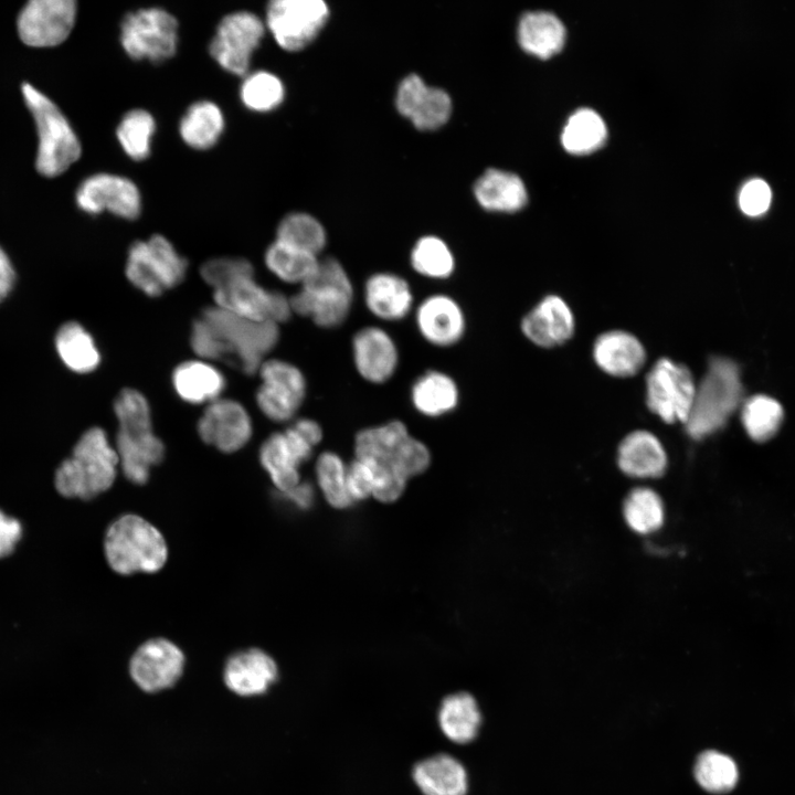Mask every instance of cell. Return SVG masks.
Masks as SVG:
<instances>
[{"instance_id": "9a60e30c", "label": "cell", "mask_w": 795, "mask_h": 795, "mask_svg": "<svg viewBox=\"0 0 795 795\" xmlns=\"http://www.w3.org/2000/svg\"><path fill=\"white\" fill-rule=\"evenodd\" d=\"M76 14L74 0H32L19 13V36L34 47L59 45L71 34Z\"/></svg>"}, {"instance_id": "ba28073f", "label": "cell", "mask_w": 795, "mask_h": 795, "mask_svg": "<svg viewBox=\"0 0 795 795\" xmlns=\"http://www.w3.org/2000/svg\"><path fill=\"white\" fill-rule=\"evenodd\" d=\"M119 43L131 60L153 64L167 62L178 50V20L161 7L130 11L120 21Z\"/></svg>"}, {"instance_id": "7402d4cb", "label": "cell", "mask_w": 795, "mask_h": 795, "mask_svg": "<svg viewBox=\"0 0 795 795\" xmlns=\"http://www.w3.org/2000/svg\"><path fill=\"white\" fill-rule=\"evenodd\" d=\"M367 309L378 319L398 321L413 309L414 297L409 282L399 274L378 272L371 274L363 287Z\"/></svg>"}, {"instance_id": "d6986e66", "label": "cell", "mask_w": 795, "mask_h": 795, "mask_svg": "<svg viewBox=\"0 0 795 795\" xmlns=\"http://www.w3.org/2000/svg\"><path fill=\"white\" fill-rule=\"evenodd\" d=\"M351 353L358 374L372 384L388 382L396 372L400 353L392 336L381 327L365 326L352 337Z\"/></svg>"}, {"instance_id": "f35d334b", "label": "cell", "mask_w": 795, "mask_h": 795, "mask_svg": "<svg viewBox=\"0 0 795 795\" xmlns=\"http://www.w3.org/2000/svg\"><path fill=\"white\" fill-rule=\"evenodd\" d=\"M410 263L418 275L435 280L449 278L456 267L452 250L435 235H425L415 242Z\"/></svg>"}, {"instance_id": "8fae6325", "label": "cell", "mask_w": 795, "mask_h": 795, "mask_svg": "<svg viewBox=\"0 0 795 795\" xmlns=\"http://www.w3.org/2000/svg\"><path fill=\"white\" fill-rule=\"evenodd\" d=\"M328 18L322 0H273L265 9L264 23L280 49L297 52L315 40Z\"/></svg>"}, {"instance_id": "7c38bea8", "label": "cell", "mask_w": 795, "mask_h": 795, "mask_svg": "<svg viewBox=\"0 0 795 795\" xmlns=\"http://www.w3.org/2000/svg\"><path fill=\"white\" fill-rule=\"evenodd\" d=\"M695 394L693 377L683 364L662 358L647 374V405L667 423H686Z\"/></svg>"}, {"instance_id": "b9f144b4", "label": "cell", "mask_w": 795, "mask_h": 795, "mask_svg": "<svg viewBox=\"0 0 795 795\" xmlns=\"http://www.w3.org/2000/svg\"><path fill=\"white\" fill-rule=\"evenodd\" d=\"M781 404L766 395L751 398L743 407L742 422L749 436L765 442L775 435L783 421Z\"/></svg>"}, {"instance_id": "4fadbf2b", "label": "cell", "mask_w": 795, "mask_h": 795, "mask_svg": "<svg viewBox=\"0 0 795 795\" xmlns=\"http://www.w3.org/2000/svg\"><path fill=\"white\" fill-rule=\"evenodd\" d=\"M77 208L91 215L103 212L134 221L142 211V195L138 186L129 178L97 172L85 178L75 192Z\"/></svg>"}, {"instance_id": "ee69618b", "label": "cell", "mask_w": 795, "mask_h": 795, "mask_svg": "<svg viewBox=\"0 0 795 795\" xmlns=\"http://www.w3.org/2000/svg\"><path fill=\"white\" fill-rule=\"evenodd\" d=\"M305 394L269 381H262L256 391V404L261 412L274 422H288L301 406Z\"/></svg>"}, {"instance_id": "f6af8a7d", "label": "cell", "mask_w": 795, "mask_h": 795, "mask_svg": "<svg viewBox=\"0 0 795 795\" xmlns=\"http://www.w3.org/2000/svg\"><path fill=\"white\" fill-rule=\"evenodd\" d=\"M318 484L328 500L336 508H346L352 504L346 485L347 467L332 452L322 453L316 463Z\"/></svg>"}, {"instance_id": "7dc6e473", "label": "cell", "mask_w": 795, "mask_h": 795, "mask_svg": "<svg viewBox=\"0 0 795 795\" xmlns=\"http://www.w3.org/2000/svg\"><path fill=\"white\" fill-rule=\"evenodd\" d=\"M200 274L214 290L242 276L254 275V267L243 257H216L203 263Z\"/></svg>"}, {"instance_id": "83f0119b", "label": "cell", "mask_w": 795, "mask_h": 795, "mask_svg": "<svg viewBox=\"0 0 795 795\" xmlns=\"http://www.w3.org/2000/svg\"><path fill=\"white\" fill-rule=\"evenodd\" d=\"M410 399L413 407L420 414L438 417L457 407L459 389L449 374L438 370H428L413 382Z\"/></svg>"}, {"instance_id": "3957f363", "label": "cell", "mask_w": 795, "mask_h": 795, "mask_svg": "<svg viewBox=\"0 0 795 795\" xmlns=\"http://www.w3.org/2000/svg\"><path fill=\"white\" fill-rule=\"evenodd\" d=\"M356 458L403 480L423 473L431 454L398 420L361 430L354 438Z\"/></svg>"}, {"instance_id": "e0dca14e", "label": "cell", "mask_w": 795, "mask_h": 795, "mask_svg": "<svg viewBox=\"0 0 795 795\" xmlns=\"http://www.w3.org/2000/svg\"><path fill=\"white\" fill-rule=\"evenodd\" d=\"M181 649L165 638L149 639L138 647L130 659L132 680L147 692L172 687L183 671Z\"/></svg>"}, {"instance_id": "f907efd6", "label": "cell", "mask_w": 795, "mask_h": 795, "mask_svg": "<svg viewBox=\"0 0 795 795\" xmlns=\"http://www.w3.org/2000/svg\"><path fill=\"white\" fill-rule=\"evenodd\" d=\"M346 485L351 500H361L372 495L373 479L370 468L361 460L354 459L348 467Z\"/></svg>"}, {"instance_id": "4316f807", "label": "cell", "mask_w": 795, "mask_h": 795, "mask_svg": "<svg viewBox=\"0 0 795 795\" xmlns=\"http://www.w3.org/2000/svg\"><path fill=\"white\" fill-rule=\"evenodd\" d=\"M225 129L222 108L209 99H200L186 109L178 125L181 140L191 149L204 151L213 148Z\"/></svg>"}, {"instance_id": "ac0fdd59", "label": "cell", "mask_w": 795, "mask_h": 795, "mask_svg": "<svg viewBox=\"0 0 795 795\" xmlns=\"http://www.w3.org/2000/svg\"><path fill=\"white\" fill-rule=\"evenodd\" d=\"M116 452L125 477L136 485H144L149 479L150 468L163 459L165 445L155 435L151 421L128 423L119 425Z\"/></svg>"}, {"instance_id": "60d3db41", "label": "cell", "mask_w": 795, "mask_h": 795, "mask_svg": "<svg viewBox=\"0 0 795 795\" xmlns=\"http://www.w3.org/2000/svg\"><path fill=\"white\" fill-rule=\"evenodd\" d=\"M695 777L703 789L723 794L735 786L739 773L736 764L730 756L709 750L698 756Z\"/></svg>"}, {"instance_id": "d4e9b609", "label": "cell", "mask_w": 795, "mask_h": 795, "mask_svg": "<svg viewBox=\"0 0 795 795\" xmlns=\"http://www.w3.org/2000/svg\"><path fill=\"white\" fill-rule=\"evenodd\" d=\"M598 367L615 377H629L643 367L646 353L640 341L633 335L614 330L601 335L593 347Z\"/></svg>"}, {"instance_id": "836d02e7", "label": "cell", "mask_w": 795, "mask_h": 795, "mask_svg": "<svg viewBox=\"0 0 795 795\" xmlns=\"http://www.w3.org/2000/svg\"><path fill=\"white\" fill-rule=\"evenodd\" d=\"M438 722L443 733L456 743L475 739L480 724L476 700L467 692L446 697L439 708Z\"/></svg>"}, {"instance_id": "f1b7e54d", "label": "cell", "mask_w": 795, "mask_h": 795, "mask_svg": "<svg viewBox=\"0 0 795 795\" xmlns=\"http://www.w3.org/2000/svg\"><path fill=\"white\" fill-rule=\"evenodd\" d=\"M618 466L627 475L639 478L658 477L667 466V456L659 439L646 431L627 435L618 447Z\"/></svg>"}, {"instance_id": "f546056e", "label": "cell", "mask_w": 795, "mask_h": 795, "mask_svg": "<svg viewBox=\"0 0 795 795\" xmlns=\"http://www.w3.org/2000/svg\"><path fill=\"white\" fill-rule=\"evenodd\" d=\"M474 195L479 205L489 211L513 212L527 202L522 180L512 172L494 168L477 179Z\"/></svg>"}, {"instance_id": "4dcf8cb0", "label": "cell", "mask_w": 795, "mask_h": 795, "mask_svg": "<svg viewBox=\"0 0 795 795\" xmlns=\"http://www.w3.org/2000/svg\"><path fill=\"white\" fill-rule=\"evenodd\" d=\"M413 777L424 795H465L467 792L466 771L448 754H437L417 763Z\"/></svg>"}, {"instance_id": "f5cc1de1", "label": "cell", "mask_w": 795, "mask_h": 795, "mask_svg": "<svg viewBox=\"0 0 795 795\" xmlns=\"http://www.w3.org/2000/svg\"><path fill=\"white\" fill-rule=\"evenodd\" d=\"M15 280V273L9 256L0 247V301L11 292Z\"/></svg>"}, {"instance_id": "db71d44e", "label": "cell", "mask_w": 795, "mask_h": 795, "mask_svg": "<svg viewBox=\"0 0 795 795\" xmlns=\"http://www.w3.org/2000/svg\"><path fill=\"white\" fill-rule=\"evenodd\" d=\"M292 426L311 445L316 446L322 438V430L318 422L311 418H299Z\"/></svg>"}, {"instance_id": "d6a6232c", "label": "cell", "mask_w": 795, "mask_h": 795, "mask_svg": "<svg viewBox=\"0 0 795 795\" xmlns=\"http://www.w3.org/2000/svg\"><path fill=\"white\" fill-rule=\"evenodd\" d=\"M56 351L72 371L87 373L100 362V353L91 333L78 322L62 325L55 336Z\"/></svg>"}, {"instance_id": "30bf717a", "label": "cell", "mask_w": 795, "mask_h": 795, "mask_svg": "<svg viewBox=\"0 0 795 795\" xmlns=\"http://www.w3.org/2000/svg\"><path fill=\"white\" fill-rule=\"evenodd\" d=\"M266 26L264 20L248 10L225 14L209 43V54L225 72L243 77L251 71L252 59L259 47Z\"/></svg>"}, {"instance_id": "1f68e13d", "label": "cell", "mask_w": 795, "mask_h": 795, "mask_svg": "<svg viewBox=\"0 0 795 795\" xmlns=\"http://www.w3.org/2000/svg\"><path fill=\"white\" fill-rule=\"evenodd\" d=\"M518 40L527 52L548 57L563 46L565 28L562 21L551 12H527L519 21Z\"/></svg>"}, {"instance_id": "11a10c76", "label": "cell", "mask_w": 795, "mask_h": 795, "mask_svg": "<svg viewBox=\"0 0 795 795\" xmlns=\"http://www.w3.org/2000/svg\"><path fill=\"white\" fill-rule=\"evenodd\" d=\"M287 498L300 509H307L312 502L314 492L308 484H298L285 492Z\"/></svg>"}, {"instance_id": "ffe728a7", "label": "cell", "mask_w": 795, "mask_h": 795, "mask_svg": "<svg viewBox=\"0 0 795 795\" xmlns=\"http://www.w3.org/2000/svg\"><path fill=\"white\" fill-rule=\"evenodd\" d=\"M311 446L293 426L269 435L261 446L259 460L274 485L286 492L299 484V466L309 459Z\"/></svg>"}, {"instance_id": "74e56055", "label": "cell", "mask_w": 795, "mask_h": 795, "mask_svg": "<svg viewBox=\"0 0 795 795\" xmlns=\"http://www.w3.org/2000/svg\"><path fill=\"white\" fill-rule=\"evenodd\" d=\"M275 241L318 256L327 244V233L312 215L292 212L279 221Z\"/></svg>"}, {"instance_id": "7a4b0ae2", "label": "cell", "mask_w": 795, "mask_h": 795, "mask_svg": "<svg viewBox=\"0 0 795 795\" xmlns=\"http://www.w3.org/2000/svg\"><path fill=\"white\" fill-rule=\"evenodd\" d=\"M119 458L100 427H92L80 437L71 457L55 470L54 486L66 498L89 500L109 489Z\"/></svg>"}, {"instance_id": "5b68a950", "label": "cell", "mask_w": 795, "mask_h": 795, "mask_svg": "<svg viewBox=\"0 0 795 795\" xmlns=\"http://www.w3.org/2000/svg\"><path fill=\"white\" fill-rule=\"evenodd\" d=\"M353 285L344 266L336 258L320 259L315 275L290 298L293 312L307 317L325 329L341 326L353 305Z\"/></svg>"}, {"instance_id": "6da1fadb", "label": "cell", "mask_w": 795, "mask_h": 795, "mask_svg": "<svg viewBox=\"0 0 795 795\" xmlns=\"http://www.w3.org/2000/svg\"><path fill=\"white\" fill-rule=\"evenodd\" d=\"M278 339L279 325L250 320L213 306L194 320L190 343L202 360H223L253 374Z\"/></svg>"}, {"instance_id": "bcb514c9", "label": "cell", "mask_w": 795, "mask_h": 795, "mask_svg": "<svg viewBox=\"0 0 795 795\" xmlns=\"http://www.w3.org/2000/svg\"><path fill=\"white\" fill-rule=\"evenodd\" d=\"M451 113L449 95L442 88L428 87L410 120L417 129L433 130L443 126L448 120Z\"/></svg>"}, {"instance_id": "8992f818", "label": "cell", "mask_w": 795, "mask_h": 795, "mask_svg": "<svg viewBox=\"0 0 795 795\" xmlns=\"http://www.w3.org/2000/svg\"><path fill=\"white\" fill-rule=\"evenodd\" d=\"M104 550L109 566L123 575L157 572L168 556L160 531L136 515L121 516L108 527Z\"/></svg>"}, {"instance_id": "52a82bcc", "label": "cell", "mask_w": 795, "mask_h": 795, "mask_svg": "<svg viewBox=\"0 0 795 795\" xmlns=\"http://www.w3.org/2000/svg\"><path fill=\"white\" fill-rule=\"evenodd\" d=\"M742 396V383L738 365L727 359L714 357L702 378L686 421L687 433L700 439L724 425L738 407Z\"/></svg>"}, {"instance_id": "9c48e42d", "label": "cell", "mask_w": 795, "mask_h": 795, "mask_svg": "<svg viewBox=\"0 0 795 795\" xmlns=\"http://www.w3.org/2000/svg\"><path fill=\"white\" fill-rule=\"evenodd\" d=\"M188 261L161 234L135 241L128 250L125 273L128 280L149 297H158L186 277Z\"/></svg>"}, {"instance_id": "7bdbcfd3", "label": "cell", "mask_w": 795, "mask_h": 795, "mask_svg": "<svg viewBox=\"0 0 795 795\" xmlns=\"http://www.w3.org/2000/svg\"><path fill=\"white\" fill-rule=\"evenodd\" d=\"M624 517L634 531L642 534L654 532L664 521L661 499L649 488H636L625 500Z\"/></svg>"}, {"instance_id": "603a6c76", "label": "cell", "mask_w": 795, "mask_h": 795, "mask_svg": "<svg viewBox=\"0 0 795 795\" xmlns=\"http://www.w3.org/2000/svg\"><path fill=\"white\" fill-rule=\"evenodd\" d=\"M524 336L541 347L565 342L574 331V317L568 304L559 296L544 297L522 319Z\"/></svg>"}, {"instance_id": "c3c4849f", "label": "cell", "mask_w": 795, "mask_h": 795, "mask_svg": "<svg viewBox=\"0 0 795 795\" xmlns=\"http://www.w3.org/2000/svg\"><path fill=\"white\" fill-rule=\"evenodd\" d=\"M430 86L416 74L406 76L399 85L395 106L399 113L411 118Z\"/></svg>"}, {"instance_id": "d590c367", "label": "cell", "mask_w": 795, "mask_h": 795, "mask_svg": "<svg viewBox=\"0 0 795 795\" xmlns=\"http://www.w3.org/2000/svg\"><path fill=\"white\" fill-rule=\"evenodd\" d=\"M157 130L153 115L144 108L126 112L116 127V139L124 153L134 161L149 158Z\"/></svg>"}, {"instance_id": "e575fe53", "label": "cell", "mask_w": 795, "mask_h": 795, "mask_svg": "<svg viewBox=\"0 0 795 795\" xmlns=\"http://www.w3.org/2000/svg\"><path fill=\"white\" fill-rule=\"evenodd\" d=\"M264 262L269 272L278 279L301 286L315 275L320 258L274 241L265 251Z\"/></svg>"}, {"instance_id": "5bb4252c", "label": "cell", "mask_w": 795, "mask_h": 795, "mask_svg": "<svg viewBox=\"0 0 795 795\" xmlns=\"http://www.w3.org/2000/svg\"><path fill=\"white\" fill-rule=\"evenodd\" d=\"M215 306L254 321L277 325L293 314L290 298L278 290L261 286L254 275L242 276L213 290Z\"/></svg>"}, {"instance_id": "44dd1931", "label": "cell", "mask_w": 795, "mask_h": 795, "mask_svg": "<svg viewBox=\"0 0 795 795\" xmlns=\"http://www.w3.org/2000/svg\"><path fill=\"white\" fill-rule=\"evenodd\" d=\"M415 324L426 342L441 348L458 343L466 331V317L460 305L446 294L424 298L416 307Z\"/></svg>"}, {"instance_id": "ab89813d", "label": "cell", "mask_w": 795, "mask_h": 795, "mask_svg": "<svg viewBox=\"0 0 795 795\" xmlns=\"http://www.w3.org/2000/svg\"><path fill=\"white\" fill-rule=\"evenodd\" d=\"M606 126L602 117L591 108H580L565 124L561 141L568 151L584 153L598 148L606 138Z\"/></svg>"}, {"instance_id": "816d5d0a", "label": "cell", "mask_w": 795, "mask_h": 795, "mask_svg": "<svg viewBox=\"0 0 795 795\" xmlns=\"http://www.w3.org/2000/svg\"><path fill=\"white\" fill-rule=\"evenodd\" d=\"M21 537L20 521L0 510V558L11 554Z\"/></svg>"}, {"instance_id": "cb8c5ba5", "label": "cell", "mask_w": 795, "mask_h": 795, "mask_svg": "<svg viewBox=\"0 0 795 795\" xmlns=\"http://www.w3.org/2000/svg\"><path fill=\"white\" fill-rule=\"evenodd\" d=\"M276 678L275 661L257 648L234 654L224 668L225 685L240 696L263 693Z\"/></svg>"}, {"instance_id": "277c9868", "label": "cell", "mask_w": 795, "mask_h": 795, "mask_svg": "<svg viewBox=\"0 0 795 795\" xmlns=\"http://www.w3.org/2000/svg\"><path fill=\"white\" fill-rule=\"evenodd\" d=\"M21 91L38 132L36 170L44 177H57L80 159L81 141L68 119L45 94L29 83Z\"/></svg>"}, {"instance_id": "2e32d148", "label": "cell", "mask_w": 795, "mask_h": 795, "mask_svg": "<svg viewBox=\"0 0 795 795\" xmlns=\"http://www.w3.org/2000/svg\"><path fill=\"white\" fill-rule=\"evenodd\" d=\"M201 439L223 453H234L252 436V420L246 409L233 399L220 398L206 405L198 421Z\"/></svg>"}, {"instance_id": "681fc988", "label": "cell", "mask_w": 795, "mask_h": 795, "mask_svg": "<svg viewBox=\"0 0 795 795\" xmlns=\"http://www.w3.org/2000/svg\"><path fill=\"white\" fill-rule=\"evenodd\" d=\"M771 197L768 184L761 179H753L742 188L739 204L746 215L757 216L768 209Z\"/></svg>"}, {"instance_id": "8d00e7d4", "label": "cell", "mask_w": 795, "mask_h": 795, "mask_svg": "<svg viewBox=\"0 0 795 795\" xmlns=\"http://www.w3.org/2000/svg\"><path fill=\"white\" fill-rule=\"evenodd\" d=\"M239 96L242 105L253 113H269L285 98L282 80L272 72L258 70L242 77Z\"/></svg>"}, {"instance_id": "484cf974", "label": "cell", "mask_w": 795, "mask_h": 795, "mask_svg": "<svg viewBox=\"0 0 795 795\" xmlns=\"http://www.w3.org/2000/svg\"><path fill=\"white\" fill-rule=\"evenodd\" d=\"M172 385L180 399L190 404H209L225 389L223 373L204 360L180 363L172 372Z\"/></svg>"}]
</instances>
